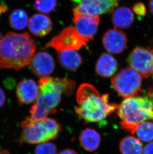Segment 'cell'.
Returning <instances> with one entry per match:
<instances>
[{
    "label": "cell",
    "mask_w": 153,
    "mask_h": 154,
    "mask_svg": "<svg viewBox=\"0 0 153 154\" xmlns=\"http://www.w3.org/2000/svg\"><path fill=\"white\" fill-rule=\"evenodd\" d=\"M58 154H79L75 150L70 149H67L65 150H62Z\"/></svg>",
    "instance_id": "27"
},
{
    "label": "cell",
    "mask_w": 153,
    "mask_h": 154,
    "mask_svg": "<svg viewBox=\"0 0 153 154\" xmlns=\"http://www.w3.org/2000/svg\"><path fill=\"white\" fill-rule=\"evenodd\" d=\"M132 11L126 7H121L112 12L111 20L116 29H126L130 28L134 21Z\"/></svg>",
    "instance_id": "15"
},
{
    "label": "cell",
    "mask_w": 153,
    "mask_h": 154,
    "mask_svg": "<svg viewBox=\"0 0 153 154\" xmlns=\"http://www.w3.org/2000/svg\"><path fill=\"white\" fill-rule=\"evenodd\" d=\"M38 85V99L30 109V116L20 124L22 128L32 122L44 119L48 115L55 113L62 94L66 96L72 94L76 83L74 80L65 78L46 76L40 79Z\"/></svg>",
    "instance_id": "1"
},
{
    "label": "cell",
    "mask_w": 153,
    "mask_h": 154,
    "mask_svg": "<svg viewBox=\"0 0 153 154\" xmlns=\"http://www.w3.org/2000/svg\"><path fill=\"white\" fill-rule=\"evenodd\" d=\"M28 26L30 32L34 36H46L52 29L50 18L43 14H36L29 19Z\"/></svg>",
    "instance_id": "14"
},
{
    "label": "cell",
    "mask_w": 153,
    "mask_h": 154,
    "mask_svg": "<svg viewBox=\"0 0 153 154\" xmlns=\"http://www.w3.org/2000/svg\"><path fill=\"white\" fill-rule=\"evenodd\" d=\"M36 49L35 41L27 32H8L0 44V68L19 71L30 64Z\"/></svg>",
    "instance_id": "2"
},
{
    "label": "cell",
    "mask_w": 153,
    "mask_h": 154,
    "mask_svg": "<svg viewBox=\"0 0 153 154\" xmlns=\"http://www.w3.org/2000/svg\"><path fill=\"white\" fill-rule=\"evenodd\" d=\"M2 39H3V38H2V35L1 32H0V44H1V42Z\"/></svg>",
    "instance_id": "31"
},
{
    "label": "cell",
    "mask_w": 153,
    "mask_h": 154,
    "mask_svg": "<svg viewBox=\"0 0 153 154\" xmlns=\"http://www.w3.org/2000/svg\"><path fill=\"white\" fill-rule=\"evenodd\" d=\"M127 61L132 69L144 77L153 75V49L136 47L129 54Z\"/></svg>",
    "instance_id": "9"
},
{
    "label": "cell",
    "mask_w": 153,
    "mask_h": 154,
    "mask_svg": "<svg viewBox=\"0 0 153 154\" xmlns=\"http://www.w3.org/2000/svg\"><path fill=\"white\" fill-rule=\"evenodd\" d=\"M76 5L73 9V14L99 16L110 13L114 10L120 0H70Z\"/></svg>",
    "instance_id": "8"
},
{
    "label": "cell",
    "mask_w": 153,
    "mask_h": 154,
    "mask_svg": "<svg viewBox=\"0 0 153 154\" xmlns=\"http://www.w3.org/2000/svg\"><path fill=\"white\" fill-rule=\"evenodd\" d=\"M118 64L116 58L110 54H103L98 58L95 66L96 72L102 77L113 75L116 72Z\"/></svg>",
    "instance_id": "16"
},
{
    "label": "cell",
    "mask_w": 153,
    "mask_h": 154,
    "mask_svg": "<svg viewBox=\"0 0 153 154\" xmlns=\"http://www.w3.org/2000/svg\"><path fill=\"white\" fill-rule=\"evenodd\" d=\"M56 146L50 142L39 144L34 150V154H57Z\"/></svg>",
    "instance_id": "23"
},
{
    "label": "cell",
    "mask_w": 153,
    "mask_h": 154,
    "mask_svg": "<svg viewBox=\"0 0 153 154\" xmlns=\"http://www.w3.org/2000/svg\"><path fill=\"white\" fill-rule=\"evenodd\" d=\"M119 149L122 154H143L144 147L139 139L128 136L120 141Z\"/></svg>",
    "instance_id": "19"
},
{
    "label": "cell",
    "mask_w": 153,
    "mask_h": 154,
    "mask_svg": "<svg viewBox=\"0 0 153 154\" xmlns=\"http://www.w3.org/2000/svg\"><path fill=\"white\" fill-rule=\"evenodd\" d=\"M102 41L106 51L111 54H119L125 49L128 39L123 31L114 29L106 31L103 36Z\"/></svg>",
    "instance_id": "12"
},
{
    "label": "cell",
    "mask_w": 153,
    "mask_h": 154,
    "mask_svg": "<svg viewBox=\"0 0 153 154\" xmlns=\"http://www.w3.org/2000/svg\"><path fill=\"white\" fill-rule=\"evenodd\" d=\"M87 41L74 27H68L52 38L42 48H52L59 52L76 51L87 45Z\"/></svg>",
    "instance_id": "7"
},
{
    "label": "cell",
    "mask_w": 153,
    "mask_h": 154,
    "mask_svg": "<svg viewBox=\"0 0 153 154\" xmlns=\"http://www.w3.org/2000/svg\"><path fill=\"white\" fill-rule=\"evenodd\" d=\"M143 154H153V142L150 143L145 146Z\"/></svg>",
    "instance_id": "25"
},
{
    "label": "cell",
    "mask_w": 153,
    "mask_h": 154,
    "mask_svg": "<svg viewBox=\"0 0 153 154\" xmlns=\"http://www.w3.org/2000/svg\"><path fill=\"white\" fill-rule=\"evenodd\" d=\"M132 11L139 16H145L147 13L146 8L143 3H137L132 7Z\"/></svg>",
    "instance_id": "24"
},
{
    "label": "cell",
    "mask_w": 153,
    "mask_h": 154,
    "mask_svg": "<svg viewBox=\"0 0 153 154\" xmlns=\"http://www.w3.org/2000/svg\"><path fill=\"white\" fill-rule=\"evenodd\" d=\"M149 7L151 13L153 15V0H149Z\"/></svg>",
    "instance_id": "29"
},
{
    "label": "cell",
    "mask_w": 153,
    "mask_h": 154,
    "mask_svg": "<svg viewBox=\"0 0 153 154\" xmlns=\"http://www.w3.org/2000/svg\"><path fill=\"white\" fill-rule=\"evenodd\" d=\"M136 135L140 140L149 142L153 140V121H146L138 126Z\"/></svg>",
    "instance_id": "21"
},
{
    "label": "cell",
    "mask_w": 153,
    "mask_h": 154,
    "mask_svg": "<svg viewBox=\"0 0 153 154\" xmlns=\"http://www.w3.org/2000/svg\"><path fill=\"white\" fill-rule=\"evenodd\" d=\"M39 94V88L35 81L31 79L22 80L17 85L16 95L19 102L24 104L35 102Z\"/></svg>",
    "instance_id": "13"
},
{
    "label": "cell",
    "mask_w": 153,
    "mask_h": 154,
    "mask_svg": "<svg viewBox=\"0 0 153 154\" xmlns=\"http://www.w3.org/2000/svg\"><path fill=\"white\" fill-rule=\"evenodd\" d=\"M73 22L76 31L87 42L91 41L97 33L100 23V16L73 14Z\"/></svg>",
    "instance_id": "10"
},
{
    "label": "cell",
    "mask_w": 153,
    "mask_h": 154,
    "mask_svg": "<svg viewBox=\"0 0 153 154\" xmlns=\"http://www.w3.org/2000/svg\"><path fill=\"white\" fill-rule=\"evenodd\" d=\"M0 154H10V153L8 152L7 151H0Z\"/></svg>",
    "instance_id": "30"
},
{
    "label": "cell",
    "mask_w": 153,
    "mask_h": 154,
    "mask_svg": "<svg viewBox=\"0 0 153 154\" xmlns=\"http://www.w3.org/2000/svg\"><path fill=\"white\" fill-rule=\"evenodd\" d=\"M58 61L60 64L66 69L75 71L82 64L83 59L76 51L58 52Z\"/></svg>",
    "instance_id": "18"
},
{
    "label": "cell",
    "mask_w": 153,
    "mask_h": 154,
    "mask_svg": "<svg viewBox=\"0 0 153 154\" xmlns=\"http://www.w3.org/2000/svg\"><path fill=\"white\" fill-rule=\"evenodd\" d=\"M78 106L75 112L87 122H98L105 119L116 110L118 105L109 101V94L101 95L89 83H82L78 88L76 95Z\"/></svg>",
    "instance_id": "3"
},
{
    "label": "cell",
    "mask_w": 153,
    "mask_h": 154,
    "mask_svg": "<svg viewBox=\"0 0 153 154\" xmlns=\"http://www.w3.org/2000/svg\"><path fill=\"white\" fill-rule=\"evenodd\" d=\"M127 98L118 105L116 113L122 129L134 134L140 124L153 120V98L150 95Z\"/></svg>",
    "instance_id": "4"
},
{
    "label": "cell",
    "mask_w": 153,
    "mask_h": 154,
    "mask_svg": "<svg viewBox=\"0 0 153 154\" xmlns=\"http://www.w3.org/2000/svg\"><path fill=\"white\" fill-rule=\"evenodd\" d=\"M142 77L134 69L126 67L111 79L113 88L124 98L137 96L142 91Z\"/></svg>",
    "instance_id": "6"
},
{
    "label": "cell",
    "mask_w": 153,
    "mask_h": 154,
    "mask_svg": "<svg viewBox=\"0 0 153 154\" xmlns=\"http://www.w3.org/2000/svg\"><path fill=\"white\" fill-rule=\"evenodd\" d=\"M33 73L40 78L48 76L55 69V63L53 57L45 51L35 54L30 63Z\"/></svg>",
    "instance_id": "11"
},
{
    "label": "cell",
    "mask_w": 153,
    "mask_h": 154,
    "mask_svg": "<svg viewBox=\"0 0 153 154\" xmlns=\"http://www.w3.org/2000/svg\"><path fill=\"white\" fill-rule=\"evenodd\" d=\"M8 9V7L6 4H0V15L7 12Z\"/></svg>",
    "instance_id": "28"
},
{
    "label": "cell",
    "mask_w": 153,
    "mask_h": 154,
    "mask_svg": "<svg viewBox=\"0 0 153 154\" xmlns=\"http://www.w3.org/2000/svg\"><path fill=\"white\" fill-rule=\"evenodd\" d=\"M57 0H35L33 8L42 14H49L55 10Z\"/></svg>",
    "instance_id": "22"
},
{
    "label": "cell",
    "mask_w": 153,
    "mask_h": 154,
    "mask_svg": "<svg viewBox=\"0 0 153 154\" xmlns=\"http://www.w3.org/2000/svg\"><path fill=\"white\" fill-rule=\"evenodd\" d=\"M80 145L87 151L93 152L100 147L101 136L95 130L87 128L81 132L79 137Z\"/></svg>",
    "instance_id": "17"
},
{
    "label": "cell",
    "mask_w": 153,
    "mask_h": 154,
    "mask_svg": "<svg viewBox=\"0 0 153 154\" xmlns=\"http://www.w3.org/2000/svg\"><path fill=\"white\" fill-rule=\"evenodd\" d=\"M9 23L14 29L20 31L28 26L29 22L28 14L22 9H16L10 13Z\"/></svg>",
    "instance_id": "20"
},
{
    "label": "cell",
    "mask_w": 153,
    "mask_h": 154,
    "mask_svg": "<svg viewBox=\"0 0 153 154\" xmlns=\"http://www.w3.org/2000/svg\"><path fill=\"white\" fill-rule=\"evenodd\" d=\"M19 138L20 144H41L55 139L61 132L58 122L51 118L32 122L23 127Z\"/></svg>",
    "instance_id": "5"
},
{
    "label": "cell",
    "mask_w": 153,
    "mask_h": 154,
    "mask_svg": "<svg viewBox=\"0 0 153 154\" xmlns=\"http://www.w3.org/2000/svg\"><path fill=\"white\" fill-rule=\"evenodd\" d=\"M6 95L3 89L0 88V108L2 107L6 101Z\"/></svg>",
    "instance_id": "26"
}]
</instances>
